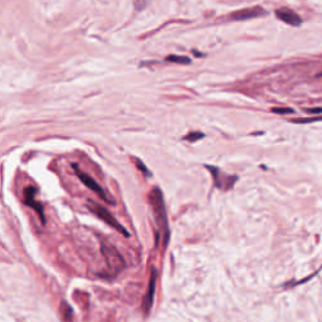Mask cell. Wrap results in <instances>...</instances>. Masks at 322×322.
Here are the masks:
<instances>
[{
	"label": "cell",
	"mask_w": 322,
	"mask_h": 322,
	"mask_svg": "<svg viewBox=\"0 0 322 322\" xmlns=\"http://www.w3.org/2000/svg\"><path fill=\"white\" fill-rule=\"evenodd\" d=\"M310 114H322V107H319V109H307L306 110Z\"/></svg>",
	"instance_id": "14"
},
{
	"label": "cell",
	"mask_w": 322,
	"mask_h": 322,
	"mask_svg": "<svg viewBox=\"0 0 322 322\" xmlns=\"http://www.w3.org/2000/svg\"><path fill=\"white\" fill-rule=\"evenodd\" d=\"M203 137H204V134H202V132H190L184 139L189 141H197L198 139H203Z\"/></svg>",
	"instance_id": "10"
},
{
	"label": "cell",
	"mask_w": 322,
	"mask_h": 322,
	"mask_svg": "<svg viewBox=\"0 0 322 322\" xmlns=\"http://www.w3.org/2000/svg\"><path fill=\"white\" fill-rule=\"evenodd\" d=\"M156 277H157V272L154 268L151 273V278H150V283H148V291L147 293H146L143 302V307H144V311H145V314H148V311H150V308H151L152 299H154V294H155V286H156Z\"/></svg>",
	"instance_id": "8"
},
{
	"label": "cell",
	"mask_w": 322,
	"mask_h": 322,
	"mask_svg": "<svg viewBox=\"0 0 322 322\" xmlns=\"http://www.w3.org/2000/svg\"><path fill=\"white\" fill-rule=\"evenodd\" d=\"M267 14L264 9L260 8V6H254V8L248 9H242L238 12L231 14V18L234 20H244V19H251V18H258L262 15Z\"/></svg>",
	"instance_id": "7"
},
{
	"label": "cell",
	"mask_w": 322,
	"mask_h": 322,
	"mask_svg": "<svg viewBox=\"0 0 322 322\" xmlns=\"http://www.w3.org/2000/svg\"><path fill=\"white\" fill-rule=\"evenodd\" d=\"M87 208H88L89 210L92 211V213L96 214L97 217H100L101 219L105 220L107 224L111 225L112 228H115L116 231H118L120 233H122L125 237H128V235H130V234H128V232L126 231V228H123L122 225H121L120 223L117 222L116 218H115L114 215H112V214L110 213L109 210H107V209H105L103 206H101L100 204H97V203H94V202H92V200H89L88 204H87Z\"/></svg>",
	"instance_id": "2"
},
{
	"label": "cell",
	"mask_w": 322,
	"mask_h": 322,
	"mask_svg": "<svg viewBox=\"0 0 322 322\" xmlns=\"http://www.w3.org/2000/svg\"><path fill=\"white\" fill-rule=\"evenodd\" d=\"M319 76H322V73H320V74H319Z\"/></svg>",
	"instance_id": "15"
},
{
	"label": "cell",
	"mask_w": 322,
	"mask_h": 322,
	"mask_svg": "<svg viewBox=\"0 0 322 322\" xmlns=\"http://www.w3.org/2000/svg\"><path fill=\"white\" fill-rule=\"evenodd\" d=\"M73 168H74V170H76V175H77V176H78V179H80L81 181L83 182V185H86L88 189H91L92 191H94V193H96V194H97L98 197L101 198V199H103V200H106V202L111 203V202H110L109 198L106 197V193H105V191H103V189L101 188L100 185H98L97 182L94 181L93 177H91V176H89V175L86 174V173L81 171L80 169H78L76 165H73Z\"/></svg>",
	"instance_id": "4"
},
{
	"label": "cell",
	"mask_w": 322,
	"mask_h": 322,
	"mask_svg": "<svg viewBox=\"0 0 322 322\" xmlns=\"http://www.w3.org/2000/svg\"><path fill=\"white\" fill-rule=\"evenodd\" d=\"M150 203L154 209V215L156 219L159 228L164 233V245L166 247L169 240V228H168V218H166L165 203H164L163 193L159 188H155L150 194Z\"/></svg>",
	"instance_id": "1"
},
{
	"label": "cell",
	"mask_w": 322,
	"mask_h": 322,
	"mask_svg": "<svg viewBox=\"0 0 322 322\" xmlns=\"http://www.w3.org/2000/svg\"><path fill=\"white\" fill-rule=\"evenodd\" d=\"M315 121H320V118H307V120H293L292 122L294 123H311Z\"/></svg>",
	"instance_id": "13"
},
{
	"label": "cell",
	"mask_w": 322,
	"mask_h": 322,
	"mask_svg": "<svg viewBox=\"0 0 322 322\" xmlns=\"http://www.w3.org/2000/svg\"><path fill=\"white\" fill-rule=\"evenodd\" d=\"M276 17L280 20H282L283 23L288 24L292 27H298L302 24V19L297 13H294L291 9H277L276 10Z\"/></svg>",
	"instance_id": "5"
},
{
	"label": "cell",
	"mask_w": 322,
	"mask_h": 322,
	"mask_svg": "<svg viewBox=\"0 0 322 322\" xmlns=\"http://www.w3.org/2000/svg\"><path fill=\"white\" fill-rule=\"evenodd\" d=\"M166 62H173V63H177V64H190L191 59L186 56H168L166 57Z\"/></svg>",
	"instance_id": "9"
},
{
	"label": "cell",
	"mask_w": 322,
	"mask_h": 322,
	"mask_svg": "<svg viewBox=\"0 0 322 322\" xmlns=\"http://www.w3.org/2000/svg\"><path fill=\"white\" fill-rule=\"evenodd\" d=\"M35 194H37V190L31 186H28V188L24 189V203L27 205L31 206L38 213L39 218L42 219V223H44V211H43L42 204L35 200Z\"/></svg>",
	"instance_id": "6"
},
{
	"label": "cell",
	"mask_w": 322,
	"mask_h": 322,
	"mask_svg": "<svg viewBox=\"0 0 322 322\" xmlns=\"http://www.w3.org/2000/svg\"><path fill=\"white\" fill-rule=\"evenodd\" d=\"M101 251H102V254L103 257H105V260L106 262H107V264H109V267L111 268V269H114L115 272L121 271V269L125 267V261H123L121 254L118 253L112 245L102 243Z\"/></svg>",
	"instance_id": "3"
},
{
	"label": "cell",
	"mask_w": 322,
	"mask_h": 322,
	"mask_svg": "<svg viewBox=\"0 0 322 322\" xmlns=\"http://www.w3.org/2000/svg\"><path fill=\"white\" fill-rule=\"evenodd\" d=\"M272 111H273L274 114H292V112H294L293 110L288 109V107H273Z\"/></svg>",
	"instance_id": "11"
},
{
	"label": "cell",
	"mask_w": 322,
	"mask_h": 322,
	"mask_svg": "<svg viewBox=\"0 0 322 322\" xmlns=\"http://www.w3.org/2000/svg\"><path fill=\"white\" fill-rule=\"evenodd\" d=\"M135 163H136V166H137V168L140 169V170H143V173H144V174H145V176H147V177H148V176H151V174H150V173H148V170H147V169H146V166L144 165L143 163H141L140 160L136 159V161H135Z\"/></svg>",
	"instance_id": "12"
}]
</instances>
